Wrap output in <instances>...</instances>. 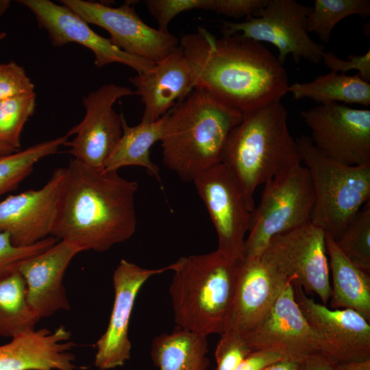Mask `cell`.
I'll list each match as a JSON object with an SVG mask.
<instances>
[{"label":"cell","instance_id":"e0dca14e","mask_svg":"<svg viewBox=\"0 0 370 370\" xmlns=\"http://www.w3.org/2000/svg\"><path fill=\"white\" fill-rule=\"evenodd\" d=\"M18 2L33 13L39 27L47 30L53 47L78 43L93 53L94 63L97 68L119 63L140 74L149 71L155 64L121 50L109 38L97 34L88 23L63 5L49 0H20Z\"/></svg>","mask_w":370,"mask_h":370},{"label":"cell","instance_id":"ba28073f","mask_svg":"<svg viewBox=\"0 0 370 370\" xmlns=\"http://www.w3.org/2000/svg\"><path fill=\"white\" fill-rule=\"evenodd\" d=\"M311 7L295 0H267L256 16L241 22L222 21V36L239 34L258 42H267L278 50L284 64L288 55L298 64L301 59L312 64L322 61L324 47L309 36L308 16Z\"/></svg>","mask_w":370,"mask_h":370},{"label":"cell","instance_id":"ee69618b","mask_svg":"<svg viewBox=\"0 0 370 370\" xmlns=\"http://www.w3.org/2000/svg\"><path fill=\"white\" fill-rule=\"evenodd\" d=\"M6 36V34L5 32H0V40L3 39Z\"/></svg>","mask_w":370,"mask_h":370},{"label":"cell","instance_id":"2e32d148","mask_svg":"<svg viewBox=\"0 0 370 370\" xmlns=\"http://www.w3.org/2000/svg\"><path fill=\"white\" fill-rule=\"evenodd\" d=\"M175 262L158 269H147L122 259L113 273L114 304L108 327L97 341L95 366L100 370L121 367L130 358L128 335L131 314L138 292L151 276L173 271Z\"/></svg>","mask_w":370,"mask_h":370},{"label":"cell","instance_id":"4316f807","mask_svg":"<svg viewBox=\"0 0 370 370\" xmlns=\"http://www.w3.org/2000/svg\"><path fill=\"white\" fill-rule=\"evenodd\" d=\"M40 320L27 300L25 280L17 271L0 280V337L36 329Z\"/></svg>","mask_w":370,"mask_h":370},{"label":"cell","instance_id":"d6a6232c","mask_svg":"<svg viewBox=\"0 0 370 370\" xmlns=\"http://www.w3.org/2000/svg\"><path fill=\"white\" fill-rule=\"evenodd\" d=\"M220 335L214 353L216 370H234L253 350L239 334L224 332Z\"/></svg>","mask_w":370,"mask_h":370},{"label":"cell","instance_id":"7a4b0ae2","mask_svg":"<svg viewBox=\"0 0 370 370\" xmlns=\"http://www.w3.org/2000/svg\"><path fill=\"white\" fill-rule=\"evenodd\" d=\"M51 236L82 251L104 252L130 238L136 229L138 184L117 171L91 168L71 160L66 167Z\"/></svg>","mask_w":370,"mask_h":370},{"label":"cell","instance_id":"d4e9b609","mask_svg":"<svg viewBox=\"0 0 370 370\" xmlns=\"http://www.w3.org/2000/svg\"><path fill=\"white\" fill-rule=\"evenodd\" d=\"M123 134L113 152L108 159L104 170L118 171L125 166L144 167L147 173L161 183L158 166L150 158V148L162 136L166 114L153 122L140 121L129 126L121 113Z\"/></svg>","mask_w":370,"mask_h":370},{"label":"cell","instance_id":"8fae6325","mask_svg":"<svg viewBox=\"0 0 370 370\" xmlns=\"http://www.w3.org/2000/svg\"><path fill=\"white\" fill-rule=\"evenodd\" d=\"M60 2L87 23L106 30L114 45L133 56L156 63L179 46L173 34L146 24L131 1L116 8L84 0Z\"/></svg>","mask_w":370,"mask_h":370},{"label":"cell","instance_id":"5bb4252c","mask_svg":"<svg viewBox=\"0 0 370 370\" xmlns=\"http://www.w3.org/2000/svg\"><path fill=\"white\" fill-rule=\"evenodd\" d=\"M295 298L315 332L320 352L336 362L370 359V324L348 308L331 309L308 297L293 284Z\"/></svg>","mask_w":370,"mask_h":370},{"label":"cell","instance_id":"6da1fadb","mask_svg":"<svg viewBox=\"0 0 370 370\" xmlns=\"http://www.w3.org/2000/svg\"><path fill=\"white\" fill-rule=\"evenodd\" d=\"M179 46L190 66L194 88L243 114L280 101L288 92L285 68L260 42L239 34L217 38L198 27L184 34Z\"/></svg>","mask_w":370,"mask_h":370},{"label":"cell","instance_id":"30bf717a","mask_svg":"<svg viewBox=\"0 0 370 370\" xmlns=\"http://www.w3.org/2000/svg\"><path fill=\"white\" fill-rule=\"evenodd\" d=\"M300 115L312 143L328 158L348 166L370 164V110L333 103Z\"/></svg>","mask_w":370,"mask_h":370},{"label":"cell","instance_id":"cb8c5ba5","mask_svg":"<svg viewBox=\"0 0 370 370\" xmlns=\"http://www.w3.org/2000/svg\"><path fill=\"white\" fill-rule=\"evenodd\" d=\"M208 347L207 336L176 325L153 338L150 354L159 370H206Z\"/></svg>","mask_w":370,"mask_h":370},{"label":"cell","instance_id":"603a6c76","mask_svg":"<svg viewBox=\"0 0 370 370\" xmlns=\"http://www.w3.org/2000/svg\"><path fill=\"white\" fill-rule=\"evenodd\" d=\"M325 245L332 280L330 308L352 309L370 321V273L350 262L327 233Z\"/></svg>","mask_w":370,"mask_h":370},{"label":"cell","instance_id":"d6986e66","mask_svg":"<svg viewBox=\"0 0 370 370\" xmlns=\"http://www.w3.org/2000/svg\"><path fill=\"white\" fill-rule=\"evenodd\" d=\"M289 282L291 280L288 278L260 256L245 257L239 260L234 297L224 332L246 336L262 320Z\"/></svg>","mask_w":370,"mask_h":370},{"label":"cell","instance_id":"5b68a950","mask_svg":"<svg viewBox=\"0 0 370 370\" xmlns=\"http://www.w3.org/2000/svg\"><path fill=\"white\" fill-rule=\"evenodd\" d=\"M239 260L217 249L175 262L169 291L177 326L207 336L224 332Z\"/></svg>","mask_w":370,"mask_h":370},{"label":"cell","instance_id":"b9f144b4","mask_svg":"<svg viewBox=\"0 0 370 370\" xmlns=\"http://www.w3.org/2000/svg\"><path fill=\"white\" fill-rule=\"evenodd\" d=\"M16 152L13 149L0 144V156Z\"/></svg>","mask_w":370,"mask_h":370},{"label":"cell","instance_id":"f1b7e54d","mask_svg":"<svg viewBox=\"0 0 370 370\" xmlns=\"http://www.w3.org/2000/svg\"><path fill=\"white\" fill-rule=\"evenodd\" d=\"M369 14V0H315L308 16V32L328 42L333 28L341 20L352 15L366 17Z\"/></svg>","mask_w":370,"mask_h":370},{"label":"cell","instance_id":"7402d4cb","mask_svg":"<svg viewBox=\"0 0 370 370\" xmlns=\"http://www.w3.org/2000/svg\"><path fill=\"white\" fill-rule=\"evenodd\" d=\"M129 80L144 104L141 121L148 123L160 119L194 89L193 73L180 46Z\"/></svg>","mask_w":370,"mask_h":370},{"label":"cell","instance_id":"8d00e7d4","mask_svg":"<svg viewBox=\"0 0 370 370\" xmlns=\"http://www.w3.org/2000/svg\"><path fill=\"white\" fill-rule=\"evenodd\" d=\"M267 0H211L210 11L236 18L256 16Z\"/></svg>","mask_w":370,"mask_h":370},{"label":"cell","instance_id":"9a60e30c","mask_svg":"<svg viewBox=\"0 0 370 370\" xmlns=\"http://www.w3.org/2000/svg\"><path fill=\"white\" fill-rule=\"evenodd\" d=\"M243 338L253 351H270L300 362L320 352L317 336L295 300L291 282L259 324Z\"/></svg>","mask_w":370,"mask_h":370},{"label":"cell","instance_id":"836d02e7","mask_svg":"<svg viewBox=\"0 0 370 370\" xmlns=\"http://www.w3.org/2000/svg\"><path fill=\"white\" fill-rule=\"evenodd\" d=\"M148 11L158 24V29L168 32L171 21L177 15L192 10H208L209 0H147Z\"/></svg>","mask_w":370,"mask_h":370},{"label":"cell","instance_id":"52a82bcc","mask_svg":"<svg viewBox=\"0 0 370 370\" xmlns=\"http://www.w3.org/2000/svg\"><path fill=\"white\" fill-rule=\"evenodd\" d=\"M314 201L310 173L301 164L265 182L251 212L244 258L259 256L275 236L310 223Z\"/></svg>","mask_w":370,"mask_h":370},{"label":"cell","instance_id":"8992f818","mask_svg":"<svg viewBox=\"0 0 370 370\" xmlns=\"http://www.w3.org/2000/svg\"><path fill=\"white\" fill-rule=\"evenodd\" d=\"M295 140L314 191L310 222L336 241L369 201L370 164L348 166L333 160L305 134Z\"/></svg>","mask_w":370,"mask_h":370},{"label":"cell","instance_id":"9c48e42d","mask_svg":"<svg viewBox=\"0 0 370 370\" xmlns=\"http://www.w3.org/2000/svg\"><path fill=\"white\" fill-rule=\"evenodd\" d=\"M323 305L331 296L325 233L311 222L273 237L259 255Z\"/></svg>","mask_w":370,"mask_h":370},{"label":"cell","instance_id":"4fadbf2b","mask_svg":"<svg viewBox=\"0 0 370 370\" xmlns=\"http://www.w3.org/2000/svg\"><path fill=\"white\" fill-rule=\"evenodd\" d=\"M193 182L216 230L217 250L231 258L243 259L251 210L237 181L221 162Z\"/></svg>","mask_w":370,"mask_h":370},{"label":"cell","instance_id":"ffe728a7","mask_svg":"<svg viewBox=\"0 0 370 370\" xmlns=\"http://www.w3.org/2000/svg\"><path fill=\"white\" fill-rule=\"evenodd\" d=\"M82 251L71 242L58 241L20 267L18 272L25 282L27 302L40 319L70 310L63 278L73 258Z\"/></svg>","mask_w":370,"mask_h":370},{"label":"cell","instance_id":"1f68e13d","mask_svg":"<svg viewBox=\"0 0 370 370\" xmlns=\"http://www.w3.org/2000/svg\"><path fill=\"white\" fill-rule=\"evenodd\" d=\"M58 241L50 236L29 246L16 247L7 233H0V280L18 271L25 260L47 250Z\"/></svg>","mask_w":370,"mask_h":370},{"label":"cell","instance_id":"4dcf8cb0","mask_svg":"<svg viewBox=\"0 0 370 370\" xmlns=\"http://www.w3.org/2000/svg\"><path fill=\"white\" fill-rule=\"evenodd\" d=\"M36 93L0 101V144L15 151L21 147V134L36 108Z\"/></svg>","mask_w":370,"mask_h":370},{"label":"cell","instance_id":"7c38bea8","mask_svg":"<svg viewBox=\"0 0 370 370\" xmlns=\"http://www.w3.org/2000/svg\"><path fill=\"white\" fill-rule=\"evenodd\" d=\"M135 95L132 89L116 84H104L83 98L84 119L66 134L75 135L64 145L74 159L96 169H104L122 134L121 114L113 108L121 97Z\"/></svg>","mask_w":370,"mask_h":370},{"label":"cell","instance_id":"3957f363","mask_svg":"<svg viewBox=\"0 0 370 370\" xmlns=\"http://www.w3.org/2000/svg\"><path fill=\"white\" fill-rule=\"evenodd\" d=\"M243 114L194 88L166 114L162 162L182 180L193 182L221 163L227 138Z\"/></svg>","mask_w":370,"mask_h":370},{"label":"cell","instance_id":"277c9868","mask_svg":"<svg viewBox=\"0 0 370 370\" xmlns=\"http://www.w3.org/2000/svg\"><path fill=\"white\" fill-rule=\"evenodd\" d=\"M287 118L281 101L269 103L244 113L227 138L221 162L237 181L251 211L258 186L301 164Z\"/></svg>","mask_w":370,"mask_h":370},{"label":"cell","instance_id":"e575fe53","mask_svg":"<svg viewBox=\"0 0 370 370\" xmlns=\"http://www.w3.org/2000/svg\"><path fill=\"white\" fill-rule=\"evenodd\" d=\"M24 68L14 61L0 63V101L35 92Z\"/></svg>","mask_w":370,"mask_h":370},{"label":"cell","instance_id":"74e56055","mask_svg":"<svg viewBox=\"0 0 370 370\" xmlns=\"http://www.w3.org/2000/svg\"><path fill=\"white\" fill-rule=\"evenodd\" d=\"M285 359L280 354L265 350H255L250 353L234 370H261L276 361Z\"/></svg>","mask_w":370,"mask_h":370},{"label":"cell","instance_id":"f546056e","mask_svg":"<svg viewBox=\"0 0 370 370\" xmlns=\"http://www.w3.org/2000/svg\"><path fill=\"white\" fill-rule=\"evenodd\" d=\"M354 265L370 273V201H367L334 241Z\"/></svg>","mask_w":370,"mask_h":370},{"label":"cell","instance_id":"ac0fdd59","mask_svg":"<svg viewBox=\"0 0 370 370\" xmlns=\"http://www.w3.org/2000/svg\"><path fill=\"white\" fill-rule=\"evenodd\" d=\"M66 171V167L58 168L42 188L0 202V233H7L14 246H29L51 235Z\"/></svg>","mask_w":370,"mask_h":370},{"label":"cell","instance_id":"f35d334b","mask_svg":"<svg viewBox=\"0 0 370 370\" xmlns=\"http://www.w3.org/2000/svg\"><path fill=\"white\" fill-rule=\"evenodd\" d=\"M300 370H338L337 362L323 354L317 352L301 362Z\"/></svg>","mask_w":370,"mask_h":370},{"label":"cell","instance_id":"ab89813d","mask_svg":"<svg viewBox=\"0 0 370 370\" xmlns=\"http://www.w3.org/2000/svg\"><path fill=\"white\" fill-rule=\"evenodd\" d=\"M300 362L282 359L268 365L261 370H300Z\"/></svg>","mask_w":370,"mask_h":370},{"label":"cell","instance_id":"484cf974","mask_svg":"<svg viewBox=\"0 0 370 370\" xmlns=\"http://www.w3.org/2000/svg\"><path fill=\"white\" fill-rule=\"evenodd\" d=\"M288 92L295 99L308 98L319 105L343 102L367 107L370 104V84L358 74L347 75L330 71L310 82L289 85Z\"/></svg>","mask_w":370,"mask_h":370},{"label":"cell","instance_id":"83f0119b","mask_svg":"<svg viewBox=\"0 0 370 370\" xmlns=\"http://www.w3.org/2000/svg\"><path fill=\"white\" fill-rule=\"evenodd\" d=\"M69 136L66 134L29 147L23 151L0 156V197L14 190L41 159L56 153Z\"/></svg>","mask_w":370,"mask_h":370},{"label":"cell","instance_id":"7bdbcfd3","mask_svg":"<svg viewBox=\"0 0 370 370\" xmlns=\"http://www.w3.org/2000/svg\"><path fill=\"white\" fill-rule=\"evenodd\" d=\"M9 1H0V15L2 14L9 7Z\"/></svg>","mask_w":370,"mask_h":370},{"label":"cell","instance_id":"44dd1931","mask_svg":"<svg viewBox=\"0 0 370 370\" xmlns=\"http://www.w3.org/2000/svg\"><path fill=\"white\" fill-rule=\"evenodd\" d=\"M71 337L64 325L19 333L0 345V370H76Z\"/></svg>","mask_w":370,"mask_h":370},{"label":"cell","instance_id":"60d3db41","mask_svg":"<svg viewBox=\"0 0 370 370\" xmlns=\"http://www.w3.org/2000/svg\"><path fill=\"white\" fill-rule=\"evenodd\" d=\"M338 370H370V359L337 362Z\"/></svg>","mask_w":370,"mask_h":370},{"label":"cell","instance_id":"d590c367","mask_svg":"<svg viewBox=\"0 0 370 370\" xmlns=\"http://www.w3.org/2000/svg\"><path fill=\"white\" fill-rule=\"evenodd\" d=\"M322 60L331 71L345 74L351 70L358 71V75L364 81H370V51L368 50L362 56H349L343 60L335 56L332 51H325Z\"/></svg>","mask_w":370,"mask_h":370}]
</instances>
